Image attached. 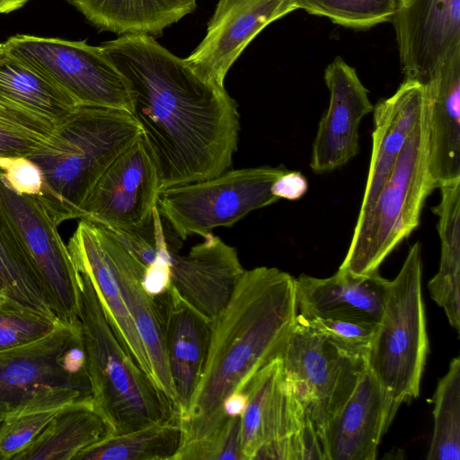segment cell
<instances>
[{"label":"cell","instance_id":"1","mask_svg":"<svg viewBox=\"0 0 460 460\" xmlns=\"http://www.w3.org/2000/svg\"><path fill=\"white\" fill-rule=\"evenodd\" d=\"M100 47L128 81L132 114L155 160L161 190L209 179L231 167L240 116L224 85L153 36L122 35Z\"/></svg>","mask_w":460,"mask_h":460},{"label":"cell","instance_id":"2","mask_svg":"<svg viewBox=\"0 0 460 460\" xmlns=\"http://www.w3.org/2000/svg\"><path fill=\"white\" fill-rule=\"evenodd\" d=\"M296 323L294 278L277 268L245 270L212 322L200 378L180 418L181 445L204 438L224 424L229 417L224 411L226 400L282 358Z\"/></svg>","mask_w":460,"mask_h":460},{"label":"cell","instance_id":"3","mask_svg":"<svg viewBox=\"0 0 460 460\" xmlns=\"http://www.w3.org/2000/svg\"><path fill=\"white\" fill-rule=\"evenodd\" d=\"M142 134L127 111L77 105L27 155L40 170V200L58 226L81 218L91 190Z\"/></svg>","mask_w":460,"mask_h":460},{"label":"cell","instance_id":"4","mask_svg":"<svg viewBox=\"0 0 460 460\" xmlns=\"http://www.w3.org/2000/svg\"><path fill=\"white\" fill-rule=\"evenodd\" d=\"M77 271L81 285L79 321L92 398L111 436L170 418L176 413L172 403L122 347L90 278Z\"/></svg>","mask_w":460,"mask_h":460},{"label":"cell","instance_id":"5","mask_svg":"<svg viewBox=\"0 0 460 460\" xmlns=\"http://www.w3.org/2000/svg\"><path fill=\"white\" fill-rule=\"evenodd\" d=\"M421 278L417 242L397 276L388 281L383 315L367 356V367L385 395L388 428L399 407L420 394L429 352Z\"/></svg>","mask_w":460,"mask_h":460},{"label":"cell","instance_id":"6","mask_svg":"<svg viewBox=\"0 0 460 460\" xmlns=\"http://www.w3.org/2000/svg\"><path fill=\"white\" fill-rule=\"evenodd\" d=\"M428 172L425 112L415 126L373 203L358 214L339 270L369 275L420 224L428 196L434 190Z\"/></svg>","mask_w":460,"mask_h":460},{"label":"cell","instance_id":"7","mask_svg":"<svg viewBox=\"0 0 460 460\" xmlns=\"http://www.w3.org/2000/svg\"><path fill=\"white\" fill-rule=\"evenodd\" d=\"M244 460H325L323 448L304 405L287 378L282 358L259 370L241 391Z\"/></svg>","mask_w":460,"mask_h":460},{"label":"cell","instance_id":"8","mask_svg":"<svg viewBox=\"0 0 460 460\" xmlns=\"http://www.w3.org/2000/svg\"><path fill=\"white\" fill-rule=\"evenodd\" d=\"M288 169L260 166L227 170L199 181L160 190L156 206L178 236L202 237L231 226L250 212L276 203L274 181Z\"/></svg>","mask_w":460,"mask_h":460},{"label":"cell","instance_id":"9","mask_svg":"<svg viewBox=\"0 0 460 460\" xmlns=\"http://www.w3.org/2000/svg\"><path fill=\"white\" fill-rule=\"evenodd\" d=\"M282 362L324 451L327 428L351 396L367 368V358L296 323Z\"/></svg>","mask_w":460,"mask_h":460},{"label":"cell","instance_id":"10","mask_svg":"<svg viewBox=\"0 0 460 460\" xmlns=\"http://www.w3.org/2000/svg\"><path fill=\"white\" fill-rule=\"evenodd\" d=\"M4 49L53 82L78 105L133 113V98L126 78L102 48L32 35H15Z\"/></svg>","mask_w":460,"mask_h":460},{"label":"cell","instance_id":"11","mask_svg":"<svg viewBox=\"0 0 460 460\" xmlns=\"http://www.w3.org/2000/svg\"><path fill=\"white\" fill-rule=\"evenodd\" d=\"M0 204L45 290L52 312L64 323H79L80 278L58 226L39 199L13 190L1 172Z\"/></svg>","mask_w":460,"mask_h":460},{"label":"cell","instance_id":"12","mask_svg":"<svg viewBox=\"0 0 460 460\" xmlns=\"http://www.w3.org/2000/svg\"><path fill=\"white\" fill-rule=\"evenodd\" d=\"M91 393L80 323H62L48 337L0 352V413L6 414L46 387Z\"/></svg>","mask_w":460,"mask_h":460},{"label":"cell","instance_id":"13","mask_svg":"<svg viewBox=\"0 0 460 460\" xmlns=\"http://www.w3.org/2000/svg\"><path fill=\"white\" fill-rule=\"evenodd\" d=\"M160 180L142 137L119 155L88 194L81 218L111 230L144 224L156 206Z\"/></svg>","mask_w":460,"mask_h":460},{"label":"cell","instance_id":"14","mask_svg":"<svg viewBox=\"0 0 460 460\" xmlns=\"http://www.w3.org/2000/svg\"><path fill=\"white\" fill-rule=\"evenodd\" d=\"M392 21L405 79L424 84L460 50V0H406Z\"/></svg>","mask_w":460,"mask_h":460},{"label":"cell","instance_id":"15","mask_svg":"<svg viewBox=\"0 0 460 460\" xmlns=\"http://www.w3.org/2000/svg\"><path fill=\"white\" fill-rule=\"evenodd\" d=\"M323 78L330 98L313 143L310 167L315 173L332 172L356 156L360 122L374 109L355 68L341 57L326 66Z\"/></svg>","mask_w":460,"mask_h":460},{"label":"cell","instance_id":"16","mask_svg":"<svg viewBox=\"0 0 460 460\" xmlns=\"http://www.w3.org/2000/svg\"><path fill=\"white\" fill-rule=\"evenodd\" d=\"M296 9L293 0H219L204 39L185 59L224 85L228 70L257 34Z\"/></svg>","mask_w":460,"mask_h":460},{"label":"cell","instance_id":"17","mask_svg":"<svg viewBox=\"0 0 460 460\" xmlns=\"http://www.w3.org/2000/svg\"><path fill=\"white\" fill-rule=\"evenodd\" d=\"M187 254L171 262V286L191 307L213 322L230 300L244 272L237 251L208 234Z\"/></svg>","mask_w":460,"mask_h":460},{"label":"cell","instance_id":"18","mask_svg":"<svg viewBox=\"0 0 460 460\" xmlns=\"http://www.w3.org/2000/svg\"><path fill=\"white\" fill-rule=\"evenodd\" d=\"M388 279L378 271L354 275L345 270L329 278L301 274L294 279L297 319H340L378 324Z\"/></svg>","mask_w":460,"mask_h":460},{"label":"cell","instance_id":"19","mask_svg":"<svg viewBox=\"0 0 460 460\" xmlns=\"http://www.w3.org/2000/svg\"><path fill=\"white\" fill-rule=\"evenodd\" d=\"M100 226L106 256L148 355L154 381L176 411V394L166 357L162 314L155 297L144 287L146 268L128 252L110 229Z\"/></svg>","mask_w":460,"mask_h":460},{"label":"cell","instance_id":"20","mask_svg":"<svg viewBox=\"0 0 460 460\" xmlns=\"http://www.w3.org/2000/svg\"><path fill=\"white\" fill-rule=\"evenodd\" d=\"M428 172L434 189L460 180V50L424 84Z\"/></svg>","mask_w":460,"mask_h":460},{"label":"cell","instance_id":"21","mask_svg":"<svg viewBox=\"0 0 460 460\" xmlns=\"http://www.w3.org/2000/svg\"><path fill=\"white\" fill-rule=\"evenodd\" d=\"M155 297L162 314L166 357L180 420L187 411L200 378L212 323L187 304L172 286Z\"/></svg>","mask_w":460,"mask_h":460},{"label":"cell","instance_id":"22","mask_svg":"<svg viewBox=\"0 0 460 460\" xmlns=\"http://www.w3.org/2000/svg\"><path fill=\"white\" fill-rule=\"evenodd\" d=\"M67 248L76 270L90 278L115 336L136 364L154 380L148 355L106 256L100 225L80 219Z\"/></svg>","mask_w":460,"mask_h":460},{"label":"cell","instance_id":"23","mask_svg":"<svg viewBox=\"0 0 460 460\" xmlns=\"http://www.w3.org/2000/svg\"><path fill=\"white\" fill-rule=\"evenodd\" d=\"M425 105L424 84L405 79L393 95L374 106L371 157L358 214L375 200L409 137L423 116Z\"/></svg>","mask_w":460,"mask_h":460},{"label":"cell","instance_id":"24","mask_svg":"<svg viewBox=\"0 0 460 460\" xmlns=\"http://www.w3.org/2000/svg\"><path fill=\"white\" fill-rule=\"evenodd\" d=\"M387 429L385 395L367 367L346 404L327 428L325 460H374Z\"/></svg>","mask_w":460,"mask_h":460},{"label":"cell","instance_id":"25","mask_svg":"<svg viewBox=\"0 0 460 460\" xmlns=\"http://www.w3.org/2000/svg\"><path fill=\"white\" fill-rule=\"evenodd\" d=\"M95 27L156 36L196 8V0H67Z\"/></svg>","mask_w":460,"mask_h":460},{"label":"cell","instance_id":"26","mask_svg":"<svg viewBox=\"0 0 460 460\" xmlns=\"http://www.w3.org/2000/svg\"><path fill=\"white\" fill-rule=\"evenodd\" d=\"M111 436L93 398L66 405L13 460H74L83 450Z\"/></svg>","mask_w":460,"mask_h":460},{"label":"cell","instance_id":"27","mask_svg":"<svg viewBox=\"0 0 460 460\" xmlns=\"http://www.w3.org/2000/svg\"><path fill=\"white\" fill-rule=\"evenodd\" d=\"M439 203L432 208L438 218L440 261L428 284L434 302L444 309L450 325L460 327V180L441 186Z\"/></svg>","mask_w":460,"mask_h":460},{"label":"cell","instance_id":"28","mask_svg":"<svg viewBox=\"0 0 460 460\" xmlns=\"http://www.w3.org/2000/svg\"><path fill=\"white\" fill-rule=\"evenodd\" d=\"M0 100L18 105L56 124L78 104L64 90L9 53L0 43Z\"/></svg>","mask_w":460,"mask_h":460},{"label":"cell","instance_id":"29","mask_svg":"<svg viewBox=\"0 0 460 460\" xmlns=\"http://www.w3.org/2000/svg\"><path fill=\"white\" fill-rule=\"evenodd\" d=\"M85 398H92V394L75 387H46L4 414L0 422V460H13L66 405Z\"/></svg>","mask_w":460,"mask_h":460},{"label":"cell","instance_id":"30","mask_svg":"<svg viewBox=\"0 0 460 460\" xmlns=\"http://www.w3.org/2000/svg\"><path fill=\"white\" fill-rule=\"evenodd\" d=\"M181 442L177 413L137 429L107 437L74 460H172Z\"/></svg>","mask_w":460,"mask_h":460},{"label":"cell","instance_id":"31","mask_svg":"<svg viewBox=\"0 0 460 460\" xmlns=\"http://www.w3.org/2000/svg\"><path fill=\"white\" fill-rule=\"evenodd\" d=\"M0 297L36 310L54 314L45 290L1 204Z\"/></svg>","mask_w":460,"mask_h":460},{"label":"cell","instance_id":"32","mask_svg":"<svg viewBox=\"0 0 460 460\" xmlns=\"http://www.w3.org/2000/svg\"><path fill=\"white\" fill-rule=\"evenodd\" d=\"M433 432L428 460L460 459V358H454L438 383L434 398Z\"/></svg>","mask_w":460,"mask_h":460},{"label":"cell","instance_id":"33","mask_svg":"<svg viewBox=\"0 0 460 460\" xmlns=\"http://www.w3.org/2000/svg\"><path fill=\"white\" fill-rule=\"evenodd\" d=\"M111 231L146 270L155 266H171L172 257L179 253L182 242L160 214L157 206L141 226Z\"/></svg>","mask_w":460,"mask_h":460},{"label":"cell","instance_id":"34","mask_svg":"<svg viewBox=\"0 0 460 460\" xmlns=\"http://www.w3.org/2000/svg\"><path fill=\"white\" fill-rule=\"evenodd\" d=\"M297 9L324 16L334 23L368 29L391 21L402 0H293Z\"/></svg>","mask_w":460,"mask_h":460},{"label":"cell","instance_id":"35","mask_svg":"<svg viewBox=\"0 0 460 460\" xmlns=\"http://www.w3.org/2000/svg\"><path fill=\"white\" fill-rule=\"evenodd\" d=\"M62 323L54 314L0 297V352L37 342Z\"/></svg>","mask_w":460,"mask_h":460},{"label":"cell","instance_id":"36","mask_svg":"<svg viewBox=\"0 0 460 460\" xmlns=\"http://www.w3.org/2000/svg\"><path fill=\"white\" fill-rule=\"evenodd\" d=\"M57 124L0 100V156H27Z\"/></svg>","mask_w":460,"mask_h":460},{"label":"cell","instance_id":"37","mask_svg":"<svg viewBox=\"0 0 460 460\" xmlns=\"http://www.w3.org/2000/svg\"><path fill=\"white\" fill-rule=\"evenodd\" d=\"M244 460L241 415L229 416L211 435L182 443L172 460Z\"/></svg>","mask_w":460,"mask_h":460},{"label":"cell","instance_id":"38","mask_svg":"<svg viewBox=\"0 0 460 460\" xmlns=\"http://www.w3.org/2000/svg\"><path fill=\"white\" fill-rule=\"evenodd\" d=\"M297 323L318 332L344 349L367 358L377 325L340 319H297Z\"/></svg>","mask_w":460,"mask_h":460},{"label":"cell","instance_id":"39","mask_svg":"<svg viewBox=\"0 0 460 460\" xmlns=\"http://www.w3.org/2000/svg\"><path fill=\"white\" fill-rule=\"evenodd\" d=\"M0 172L16 192L33 197L40 195L42 175L39 167L27 156H0Z\"/></svg>","mask_w":460,"mask_h":460},{"label":"cell","instance_id":"40","mask_svg":"<svg viewBox=\"0 0 460 460\" xmlns=\"http://www.w3.org/2000/svg\"><path fill=\"white\" fill-rule=\"evenodd\" d=\"M308 190L306 178L299 172L287 171L281 174L272 184L271 192L279 199L297 200Z\"/></svg>","mask_w":460,"mask_h":460},{"label":"cell","instance_id":"41","mask_svg":"<svg viewBox=\"0 0 460 460\" xmlns=\"http://www.w3.org/2000/svg\"><path fill=\"white\" fill-rule=\"evenodd\" d=\"M29 0H0V13H8L22 7Z\"/></svg>","mask_w":460,"mask_h":460},{"label":"cell","instance_id":"42","mask_svg":"<svg viewBox=\"0 0 460 460\" xmlns=\"http://www.w3.org/2000/svg\"><path fill=\"white\" fill-rule=\"evenodd\" d=\"M4 416V414L0 413V422L2 421V420H3Z\"/></svg>","mask_w":460,"mask_h":460},{"label":"cell","instance_id":"43","mask_svg":"<svg viewBox=\"0 0 460 460\" xmlns=\"http://www.w3.org/2000/svg\"><path fill=\"white\" fill-rule=\"evenodd\" d=\"M402 3H403V2H405L406 0H402Z\"/></svg>","mask_w":460,"mask_h":460}]
</instances>
